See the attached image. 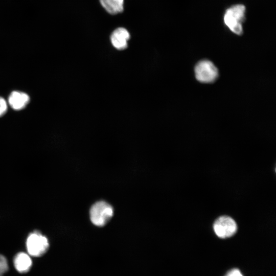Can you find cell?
<instances>
[{
    "instance_id": "6da1fadb",
    "label": "cell",
    "mask_w": 276,
    "mask_h": 276,
    "mask_svg": "<svg viewBox=\"0 0 276 276\" xmlns=\"http://www.w3.org/2000/svg\"><path fill=\"white\" fill-rule=\"evenodd\" d=\"M245 13V6L238 4L227 9L224 14L225 24L232 32L237 35L243 33L242 24L244 20Z\"/></svg>"
},
{
    "instance_id": "7a4b0ae2",
    "label": "cell",
    "mask_w": 276,
    "mask_h": 276,
    "mask_svg": "<svg viewBox=\"0 0 276 276\" xmlns=\"http://www.w3.org/2000/svg\"><path fill=\"white\" fill-rule=\"evenodd\" d=\"M113 215L112 206L104 201L95 202L89 210V217L91 223L99 227L104 226Z\"/></svg>"
},
{
    "instance_id": "3957f363",
    "label": "cell",
    "mask_w": 276,
    "mask_h": 276,
    "mask_svg": "<svg viewBox=\"0 0 276 276\" xmlns=\"http://www.w3.org/2000/svg\"><path fill=\"white\" fill-rule=\"evenodd\" d=\"M49 247L48 238L38 231H34L28 236L26 247L29 254L33 257H40L44 254Z\"/></svg>"
},
{
    "instance_id": "277c9868",
    "label": "cell",
    "mask_w": 276,
    "mask_h": 276,
    "mask_svg": "<svg viewBox=\"0 0 276 276\" xmlns=\"http://www.w3.org/2000/svg\"><path fill=\"white\" fill-rule=\"evenodd\" d=\"M195 73L198 81L202 83L214 82L218 76V71L210 61L203 60L199 61L195 67Z\"/></svg>"
},
{
    "instance_id": "5b68a950",
    "label": "cell",
    "mask_w": 276,
    "mask_h": 276,
    "mask_svg": "<svg viewBox=\"0 0 276 276\" xmlns=\"http://www.w3.org/2000/svg\"><path fill=\"white\" fill-rule=\"evenodd\" d=\"M213 229L219 238H226L234 235L237 229L235 221L229 216H223L217 218L214 224Z\"/></svg>"
},
{
    "instance_id": "8992f818",
    "label": "cell",
    "mask_w": 276,
    "mask_h": 276,
    "mask_svg": "<svg viewBox=\"0 0 276 276\" xmlns=\"http://www.w3.org/2000/svg\"><path fill=\"white\" fill-rule=\"evenodd\" d=\"M130 34L124 28H118L112 33L110 41L112 45L117 50H122L127 48V41L130 38Z\"/></svg>"
},
{
    "instance_id": "52a82bcc",
    "label": "cell",
    "mask_w": 276,
    "mask_h": 276,
    "mask_svg": "<svg viewBox=\"0 0 276 276\" xmlns=\"http://www.w3.org/2000/svg\"><path fill=\"white\" fill-rule=\"evenodd\" d=\"M29 101L30 97L27 94L17 91H12L8 98L10 106L15 110L24 109Z\"/></svg>"
},
{
    "instance_id": "ba28073f",
    "label": "cell",
    "mask_w": 276,
    "mask_h": 276,
    "mask_svg": "<svg viewBox=\"0 0 276 276\" xmlns=\"http://www.w3.org/2000/svg\"><path fill=\"white\" fill-rule=\"evenodd\" d=\"M32 261L30 256L25 252H19L14 257V265L19 273L27 272L30 269Z\"/></svg>"
},
{
    "instance_id": "9c48e42d",
    "label": "cell",
    "mask_w": 276,
    "mask_h": 276,
    "mask_svg": "<svg viewBox=\"0 0 276 276\" xmlns=\"http://www.w3.org/2000/svg\"><path fill=\"white\" fill-rule=\"evenodd\" d=\"M101 5L110 14L114 15L123 11L124 0H99Z\"/></svg>"
},
{
    "instance_id": "30bf717a",
    "label": "cell",
    "mask_w": 276,
    "mask_h": 276,
    "mask_svg": "<svg viewBox=\"0 0 276 276\" xmlns=\"http://www.w3.org/2000/svg\"><path fill=\"white\" fill-rule=\"evenodd\" d=\"M8 270V264L6 258L0 255V276L3 275Z\"/></svg>"
},
{
    "instance_id": "8fae6325",
    "label": "cell",
    "mask_w": 276,
    "mask_h": 276,
    "mask_svg": "<svg viewBox=\"0 0 276 276\" xmlns=\"http://www.w3.org/2000/svg\"><path fill=\"white\" fill-rule=\"evenodd\" d=\"M7 110V104L6 100L0 97V117L4 115Z\"/></svg>"
},
{
    "instance_id": "7c38bea8",
    "label": "cell",
    "mask_w": 276,
    "mask_h": 276,
    "mask_svg": "<svg viewBox=\"0 0 276 276\" xmlns=\"http://www.w3.org/2000/svg\"><path fill=\"white\" fill-rule=\"evenodd\" d=\"M225 276H243L241 271L236 268L231 269Z\"/></svg>"
}]
</instances>
